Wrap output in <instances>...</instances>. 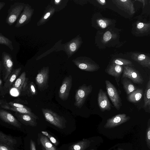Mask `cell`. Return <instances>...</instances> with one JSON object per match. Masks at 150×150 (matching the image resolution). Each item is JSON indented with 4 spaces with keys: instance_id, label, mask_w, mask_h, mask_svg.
I'll return each mask as SVG.
<instances>
[{
    "instance_id": "1",
    "label": "cell",
    "mask_w": 150,
    "mask_h": 150,
    "mask_svg": "<svg viewBox=\"0 0 150 150\" xmlns=\"http://www.w3.org/2000/svg\"><path fill=\"white\" fill-rule=\"evenodd\" d=\"M41 110L47 121L59 129H63L66 127L67 121L63 116L51 109L42 108Z\"/></svg>"
},
{
    "instance_id": "2",
    "label": "cell",
    "mask_w": 150,
    "mask_h": 150,
    "mask_svg": "<svg viewBox=\"0 0 150 150\" xmlns=\"http://www.w3.org/2000/svg\"><path fill=\"white\" fill-rule=\"evenodd\" d=\"M92 89L93 87L91 85H87L83 84L80 86L75 91L74 105L78 108H81Z\"/></svg>"
},
{
    "instance_id": "3",
    "label": "cell",
    "mask_w": 150,
    "mask_h": 150,
    "mask_svg": "<svg viewBox=\"0 0 150 150\" xmlns=\"http://www.w3.org/2000/svg\"><path fill=\"white\" fill-rule=\"evenodd\" d=\"M25 4L23 3L16 2L11 6L8 11L6 20V23L11 25L15 23L23 10Z\"/></svg>"
},
{
    "instance_id": "4",
    "label": "cell",
    "mask_w": 150,
    "mask_h": 150,
    "mask_svg": "<svg viewBox=\"0 0 150 150\" xmlns=\"http://www.w3.org/2000/svg\"><path fill=\"white\" fill-rule=\"evenodd\" d=\"M49 78V67H43L38 72L35 78V83L40 91L47 89L48 87Z\"/></svg>"
},
{
    "instance_id": "5",
    "label": "cell",
    "mask_w": 150,
    "mask_h": 150,
    "mask_svg": "<svg viewBox=\"0 0 150 150\" xmlns=\"http://www.w3.org/2000/svg\"><path fill=\"white\" fill-rule=\"evenodd\" d=\"M107 92L114 107L117 110H119L122 105L121 99L115 86L108 80L105 81Z\"/></svg>"
},
{
    "instance_id": "6",
    "label": "cell",
    "mask_w": 150,
    "mask_h": 150,
    "mask_svg": "<svg viewBox=\"0 0 150 150\" xmlns=\"http://www.w3.org/2000/svg\"><path fill=\"white\" fill-rule=\"evenodd\" d=\"M1 63L3 73V80L5 81L12 72L13 62L11 55L3 52L2 54Z\"/></svg>"
},
{
    "instance_id": "7",
    "label": "cell",
    "mask_w": 150,
    "mask_h": 150,
    "mask_svg": "<svg viewBox=\"0 0 150 150\" xmlns=\"http://www.w3.org/2000/svg\"><path fill=\"white\" fill-rule=\"evenodd\" d=\"M72 83V76L69 75L63 79L58 92L59 98L62 100H67L69 95Z\"/></svg>"
},
{
    "instance_id": "8",
    "label": "cell",
    "mask_w": 150,
    "mask_h": 150,
    "mask_svg": "<svg viewBox=\"0 0 150 150\" xmlns=\"http://www.w3.org/2000/svg\"><path fill=\"white\" fill-rule=\"evenodd\" d=\"M122 78H128L134 83L142 84L144 80L138 71L129 66H125L123 67Z\"/></svg>"
},
{
    "instance_id": "9",
    "label": "cell",
    "mask_w": 150,
    "mask_h": 150,
    "mask_svg": "<svg viewBox=\"0 0 150 150\" xmlns=\"http://www.w3.org/2000/svg\"><path fill=\"white\" fill-rule=\"evenodd\" d=\"M16 140L0 132V150H16Z\"/></svg>"
},
{
    "instance_id": "10",
    "label": "cell",
    "mask_w": 150,
    "mask_h": 150,
    "mask_svg": "<svg viewBox=\"0 0 150 150\" xmlns=\"http://www.w3.org/2000/svg\"><path fill=\"white\" fill-rule=\"evenodd\" d=\"M130 118L126 114H119L108 119L104 127L106 128H113L128 121Z\"/></svg>"
},
{
    "instance_id": "11",
    "label": "cell",
    "mask_w": 150,
    "mask_h": 150,
    "mask_svg": "<svg viewBox=\"0 0 150 150\" xmlns=\"http://www.w3.org/2000/svg\"><path fill=\"white\" fill-rule=\"evenodd\" d=\"M32 10L28 4H25L22 12L18 18L15 27L18 28L22 27L28 22L31 16Z\"/></svg>"
},
{
    "instance_id": "12",
    "label": "cell",
    "mask_w": 150,
    "mask_h": 150,
    "mask_svg": "<svg viewBox=\"0 0 150 150\" xmlns=\"http://www.w3.org/2000/svg\"><path fill=\"white\" fill-rule=\"evenodd\" d=\"M74 62L78 68L82 70L94 72L98 71L100 68L99 65L89 60H77Z\"/></svg>"
},
{
    "instance_id": "13",
    "label": "cell",
    "mask_w": 150,
    "mask_h": 150,
    "mask_svg": "<svg viewBox=\"0 0 150 150\" xmlns=\"http://www.w3.org/2000/svg\"><path fill=\"white\" fill-rule=\"evenodd\" d=\"M98 97V105L102 112L110 110L111 104L106 93L101 88H100L99 90Z\"/></svg>"
},
{
    "instance_id": "14",
    "label": "cell",
    "mask_w": 150,
    "mask_h": 150,
    "mask_svg": "<svg viewBox=\"0 0 150 150\" xmlns=\"http://www.w3.org/2000/svg\"><path fill=\"white\" fill-rule=\"evenodd\" d=\"M0 118L3 121L18 128L21 124L11 114L4 110H0Z\"/></svg>"
},
{
    "instance_id": "15",
    "label": "cell",
    "mask_w": 150,
    "mask_h": 150,
    "mask_svg": "<svg viewBox=\"0 0 150 150\" xmlns=\"http://www.w3.org/2000/svg\"><path fill=\"white\" fill-rule=\"evenodd\" d=\"M26 75L25 72H22L12 85V88L20 92L26 90L28 79L26 77Z\"/></svg>"
},
{
    "instance_id": "16",
    "label": "cell",
    "mask_w": 150,
    "mask_h": 150,
    "mask_svg": "<svg viewBox=\"0 0 150 150\" xmlns=\"http://www.w3.org/2000/svg\"><path fill=\"white\" fill-rule=\"evenodd\" d=\"M1 107L4 109L13 111L19 113L26 114L31 116L37 119L38 117L33 112L31 109L26 106L25 107H15L9 106L6 104H4L1 106Z\"/></svg>"
},
{
    "instance_id": "17",
    "label": "cell",
    "mask_w": 150,
    "mask_h": 150,
    "mask_svg": "<svg viewBox=\"0 0 150 150\" xmlns=\"http://www.w3.org/2000/svg\"><path fill=\"white\" fill-rule=\"evenodd\" d=\"M18 120L23 124L32 127L37 126L36 119L29 115L16 112L15 114Z\"/></svg>"
},
{
    "instance_id": "18",
    "label": "cell",
    "mask_w": 150,
    "mask_h": 150,
    "mask_svg": "<svg viewBox=\"0 0 150 150\" xmlns=\"http://www.w3.org/2000/svg\"><path fill=\"white\" fill-rule=\"evenodd\" d=\"M132 59L144 67L150 69V59L149 57L143 54H133L132 56Z\"/></svg>"
},
{
    "instance_id": "19",
    "label": "cell",
    "mask_w": 150,
    "mask_h": 150,
    "mask_svg": "<svg viewBox=\"0 0 150 150\" xmlns=\"http://www.w3.org/2000/svg\"><path fill=\"white\" fill-rule=\"evenodd\" d=\"M123 71L122 66L112 64L107 67L105 71L109 75L117 78L120 76Z\"/></svg>"
},
{
    "instance_id": "20",
    "label": "cell",
    "mask_w": 150,
    "mask_h": 150,
    "mask_svg": "<svg viewBox=\"0 0 150 150\" xmlns=\"http://www.w3.org/2000/svg\"><path fill=\"white\" fill-rule=\"evenodd\" d=\"M21 69V67H19L15 69L12 72L6 80L5 82L4 86V88L8 89L10 88L20 72Z\"/></svg>"
},
{
    "instance_id": "21",
    "label": "cell",
    "mask_w": 150,
    "mask_h": 150,
    "mask_svg": "<svg viewBox=\"0 0 150 150\" xmlns=\"http://www.w3.org/2000/svg\"><path fill=\"white\" fill-rule=\"evenodd\" d=\"M90 141L86 139L82 140L71 145L69 148V150H85L90 145Z\"/></svg>"
},
{
    "instance_id": "22",
    "label": "cell",
    "mask_w": 150,
    "mask_h": 150,
    "mask_svg": "<svg viewBox=\"0 0 150 150\" xmlns=\"http://www.w3.org/2000/svg\"><path fill=\"white\" fill-rule=\"evenodd\" d=\"M143 92L142 89L139 88L136 90L128 94L127 96L128 100L130 102L133 103L139 102L142 98Z\"/></svg>"
},
{
    "instance_id": "23",
    "label": "cell",
    "mask_w": 150,
    "mask_h": 150,
    "mask_svg": "<svg viewBox=\"0 0 150 150\" xmlns=\"http://www.w3.org/2000/svg\"><path fill=\"white\" fill-rule=\"evenodd\" d=\"M39 139L40 144L46 150H57L46 136L41 135Z\"/></svg>"
},
{
    "instance_id": "24",
    "label": "cell",
    "mask_w": 150,
    "mask_h": 150,
    "mask_svg": "<svg viewBox=\"0 0 150 150\" xmlns=\"http://www.w3.org/2000/svg\"><path fill=\"white\" fill-rule=\"evenodd\" d=\"M122 83L126 93L129 94L137 89L136 87L131 81L126 78H124L122 81Z\"/></svg>"
},
{
    "instance_id": "25",
    "label": "cell",
    "mask_w": 150,
    "mask_h": 150,
    "mask_svg": "<svg viewBox=\"0 0 150 150\" xmlns=\"http://www.w3.org/2000/svg\"><path fill=\"white\" fill-rule=\"evenodd\" d=\"M117 4L124 8L125 9L129 11L131 14L134 13V9L133 4L130 0H117L116 1Z\"/></svg>"
},
{
    "instance_id": "26",
    "label": "cell",
    "mask_w": 150,
    "mask_h": 150,
    "mask_svg": "<svg viewBox=\"0 0 150 150\" xmlns=\"http://www.w3.org/2000/svg\"><path fill=\"white\" fill-rule=\"evenodd\" d=\"M144 107L146 108L148 107L150 109V78L147 83L146 88L144 94Z\"/></svg>"
},
{
    "instance_id": "27",
    "label": "cell",
    "mask_w": 150,
    "mask_h": 150,
    "mask_svg": "<svg viewBox=\"0 0 150 150\" xmlns=\"http://www.w3.org/2000/svg\"><path fill=\"white\" fill-rule=\"evenodd\" d=\"M0 44L6 46L11 50H13V49L12 42L1 33H0Z\"/></svg>"
},
{
    "instance_id": "28",
    "label": "cell",
    "mask_w": 150,
    "mask_h": 150,
    "mask_svg": "<svg viewBox=\"0 0 150 150\" xmlns=\"http://www.w3.org/2000/svg\"><path fill=\"white\" fill-rule=\"evenodd\" d=\"M26 90H27L28 94L30 96H36L38 93L36 86L33 82H30L28 84Z\"/></svg>"
},
{
    "instance_id": "29",
    "label": "cell",
    "mask_w": 150,
    "mask_h": 150,
    "mask_svg": "<svg viewBox=\"0 0 150 150\" xmlns=\"http://www.w3.org/2000/svg\"><path fill=\"white\" fill-rule=\"evenodd\" d=\"M112 64L119 66H130L132 64L131 61L127 59L120 58H115L112 61Z\"/></svg>"
},
{
    "instance_id": "30",
    "label": "cell",
    "mask_w": 150,
    "mask_h": 150,
    "mask_svg": "<svg viewBox=\"0 0 150 150\" xmlns=\"http://www.w3.org/2000/svg\"><path fill=\"white\" fill-rule=\"evenodd\" d=\"M137 27L140 31L142 32H145L149 29L150 24L140 22L137 24Z\"/></svg>"
},
{
    "instance_id": "31",
    "label": "cell",
    "mask_w": 150,
    "mask_h": 150,
    "mask_svg": "<svg viewBox=\"0 0 150 150\" xmlns=\"http://www.w3.org/2000/svg\"><path fill=\"white\" fill-rule=\"evenodd\" d=\"M41 133L45 136H46L50 141L54 145L57 146L59 144L58 141L53 137L50 134L47 132L42 131Z\"/></svg>"
},
{
    "instance_id": "32",
    "label": "cell",
    "mask_w": 150,
    "mask_h": 150,
    "mask_svg": "<svg viewBox=\"0 0 150 150\" xmlns=\"http://www.w3.org/2000/svg\"><path fill=\"white\" fill-rule=\"evenodd\" d=\"M97 21L98 25L102 28H105L108 25V22L104 20L98 19Z\"/></svg>"
},
{
    "instance_id": "33",
    "label": "cell",
    "mask_w": 150,
    "mask_h": 150,
    "mask_svg": "<svg viewBox=\"0 0 150 150\" xmlns=\"http://www.w3.org/2000/svg\"><path fill=\"white\" fill-rule=\"evenodd\" d=\"M112 37V35L111 32L109 31H107L104 34L103 39L105 42H107L110 40Z\"/></svg>"
},
{
    "instance_id": "34",
    "label": "cell",
    "mask_w": 150,
    "mask_h": 150,
    "mask_svg": "<svg viewBox=\"0 0 150 150\" xmlns=\"http://www.w3.org/2000/svg\"><path fill=\"white\" fill-rule=\"evenodd\" d=\"M146 142L148 147L150 149V126L149 125L147 129L146 135Z\"/></svg>"
},
{
    "instance_id": "35",
    "label": "cell",
    "mask_w": 150,
    "mask_h": 150,
    "mask_svg": "<svg viewBox=\"0 0 150 150\" xmlns=\"http://www.w3.org/2000/svg\"><path fill=\"white\" fill-rule=\"evenodd\" d=\"M6 104L11 106L15 107L22 108L26 107V106H25L22 104L18 103H14L12 102H10L8 103H7Z\"/></svg>"
},
{
    "instance_id": "36",
    "label": "cell",
    "mask_w": 150,
    "mask_h": 150,
    "mask_svg": "<svg viewBox=\"0 0 150 150\" xmlns=\"http://www.w3.org/2000/svg\"><path fill=\"white\" fill-rule=\"evenodd\" d=\"M2 72V70L0 61V95L2 94L3 93V86H2V82L1 79V75Z\"/></svg>"
},
{
    "instance_id": "37",
    "label": "cell",
    "mask_w": 150,
    "mask_h": 150,
    "mask_svg": "<svg viewBox=\"0 0 150 150\" xmlns=\"http://www.w3.org/2000/svg\"><path fill=\"white\" fill-rule=\"evenodd\" d=\"M30 144V150H36L35 143L34 141L31 139Z\"/></svg>"
},
{
    "instance_id": "38",
    "label": "cell",
    "mask_w": 150,
    "mask_h": 150,
    "mask_svg": "<svg viewBox=\"0 0 150 150\" xmlns=\"http://www.w3.org/2000/svg\"><path fill=\"white\" fill-rule=\"evenodd\" d=\"M69 48L70 50L72 52L75 51L76 48V45L74 42H72L69 45Z\"/></svg>"
},
{
    "instance_id": "39",
    "label": "cell",
    "mask_w": 150,
    "mask_h": 150,
    "mask_svg": "<svg viewBox=\"0 0 150 150\" xmlns=\"http://www.w3.org/2000/svg\"><path fill=\"white\" fill-rule=\"evenodd\" d=\"M97 1L102 5H105L106 3V1L105 0H97Z\"/></svg>"
},
{
    "instance_id": "40",
    "label": "cell",
    "mask_w": 150,
    "mask_h": 150,
    "mask_svg": "<svg viewBox=\"0 0 150 150\" xmlns=\"http://www.w3.org/2000/svg\"><path fill=\"white\" fill-rule=\"evenodd\" d=\"M5 5V3L4 2L0 1V11L1 10Z\"/></svg>"
},
{
    "instance_id": "41",
    "label": "cell",
    "mask_w": 150,
    "mask_h": 150,
    "mask_svg": "<svg viewBox=\"0 0 150 150\" xmlns=\"http://www.w3.org/2000/svg\"><path fill=\"white\" fill-rule=\"evenodd\" d=\"M50 13L49 12H47L46 13L44 17V19H46L48 18L50 16Z\"/></svg>"
},
{
    "instance_id": "42",
    "label": "cell",
    "mask_w": 150,
    "mask_h": 150,
    "mask_svg": "<svg viewBox=\"0 0 150 150\" xmlns=\"http://www.w3.org/2000/svg\"><path fill=\"white\" fill-rule=\"evenodd\" d=\"M7 103L0 100V105L1 106L4 104H6Z\"/></svg>"
},
{
    "instance_id": "43",
    "label": "cell",
    "mask_w": 150,
    "mask_h": 150,
    "mask_svg": "<svg viewBox=\"0 0 150 150\" xmlns=\"http://www.w3.org/2000/svg\"><path fill=\"white\" fill-rule=\"evenodd\" d=\"M61 1V0H55V1L56 2V3H59V2L60 1Z\"/></svg>"
},
{
    "instance_id": "44",
    "label": "cell",
    "mask_w": 150,
    "mask_h": 150,
    "mask_svg": "<svg viewBox=\"0 0 150 150\" xmlns=\"http://www.w3.org/2000/svg\"><path fill=\"white\" fill-rule=\"evenodd\" d=\"M42 150H46L45 149L43 146H42Z\"/></svg>"
},
{
    "instance_id": "45",
    "label": "cell",
    "mask_w": 150,
    "mask_h": 150,
    "mask_svg": "<svg viewBox=\"0 0 150 150\" xmlns=\"http://www.w3.org/2000/svg\"><path fill=\"white\" fill-rule=\"evenodd\" d=\"M117 150H124V149H119Z\"/></svg>"
},
{
    "instance_id": "46",
    "label": "cell",
    "mask_w": 150,
    "mask_h": 150,
    "mask_svg": "<svg viewBox=\"0 0 150 150\" xmlns=\"http://www.w3.org/2000/svg\"><path fill=\"white\" fill-rule=\"evenodd\" d=\"M94 150V149H92V150Z\"/></svg>"
},
{
    "instance_id": "47",
    "label": "cell",
    "mask_w": 150,
    "mask_h": 150,
    "mask_svg": "<svg viewBox=\"0 0 150 150\" xmlns=\"http://www.w3.org/2000/svg\"></svg>"
}]
</instances>
